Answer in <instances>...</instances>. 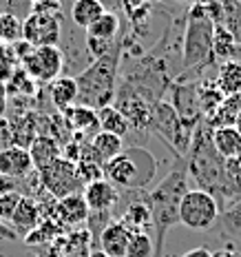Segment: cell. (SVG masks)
Wrapping results in <instances>:
<instances>
[{
	"instance_id": "1",
	"label": "cell",
	"mask_w": 241,
	"mask_h": 257,
	"mask_svg": "<svg viewBox=\"0 0 241 257\" xmlns=\"http://www.w3.org/2000/svg\"><path fill=\"white\" fill-rule=\"evenodd\" d=\"M188 171L186 160L177 158L170 171L146 193V204L153 219V246L155 257H162L166 233L179 224V202L188 193Z\"/></svg>"
},
{
	"instance_id": "2",
	"label": "cell",
	"mask_w": 241,
	"mask_h": 257,
	"mask_svg": "<svg viewBox=\"0 0 241 257\" xmlns=\"http://www.w3.org/2000/svg\"><path fill=\"white\" fill-rule=\"evenodd\" d=\"M122 45H124V36L111 47L109 53L93 60L76 76L78 104L91 106L95 111L106 104H113L117 80H120L122 71Z\"/></svg>"
},
{
	"instance_id": "3",
	"label": "cell",
	"mask_w": 241,
	"mask_h": 257,
	"mask_svg": "<svg viewBox=\"0 0 241 257\" xmlns=\"http://www.w3.org/2000/svg\"><path fill=\"white\" fill-rule=\"evenodd\" d=\"M212 36L215 23L206 14L201 3H195L186 14L184 34H181V73L179 76H197L201 80L203 71L212 64H219L212 56Z\"/></svg>"
},
{
	"instance_id": "4",
	"label": "cell",
	"mask_w": 241,
	"mask_h": 257,
	"mask_svg": "<svg viewBox=\"0 0 241 257\" xmlns=\"http://www.w3.org/2000/svg\"><path fill=\"white\" fill-rule=\"evenodd\" d=\"M157 158L142 144H128L104 164V180L120 191H144L157 180Z\"/></svg>"
},
{
	"instance_id": "5",
	"label": "cell",
	"mask_w": 241,
	"mask_h": 257,
	"mask_svg": "<svg viewBox=\"0 0 241 257\" xmlns=\"http://www.w3.org/2000/svg\"><path fill=\"white\" fill-rule=\"evenodd\" d=\"M192 131H195V128L186 126L184 122H181V117L177 115V111L170 106L168 100L155 102L153 113H151V124H148V133L162 138L175 151L177 158H186V155H188Z\"/></svg>"
},
{
	"instance_id": "6",
	"label": "cell",
	"mask_w": 241,
	"mask_h": 257,
	"mask_svg": "<svg viewBox=\"0 0 241 257\" xmlns=\"http://www.w3.org/2000/svg\"><path fill=\"white\" fill-rule=\"evenodd\" d=\"M221 208L217 200L206 191L199 189H188L179 202V224H184L190 231H210L217 226Z\"/></svg>"
},
{
	"instance_id": "7",
	"label": "cell",
	"mask_w": 241,
	"mask_h": 257,
	"mask_svg": "<svg viewBox=\"0 0 241 257\" xmlns=\"http://www.w3.org/2000/svg\"><path fill=\"white\" fill-rule=\"evenodd\" d=\"M38 178H40L42 189L49 193L53 200H62V197L73 195V193H82L84 189L76 164L69 162L67 158L56 160L47 169L38 171Z\"/></svg>"
},
{
	"instance_id": "8",
	"label": "cell",
	"mask_w": 241,
	"mask_h": 257,
	"mask_svg": "<svg viewBox=\"0 0 241 257\" xmlns=\"http://www.w3.org/2000/svg\"><path fill=\"white\" fill-rule=\"evenodd\" d=\"M18 67H23L36 82L45 87L64 73L67 58L60 47H36Z\"/></svg>"
},
{
	"instance_id": "9",
	"label": "cell",
	"mask_w": 241,
	"mask_h": 257,
	"mask_svg": "<svg viewBox=\"0 0 241 257\" xmlns=\"http://www.w3.org/2000/svg\"><path fill=\"white\" fill-rule=\"evenodd\" d=\"M197 82H199V80L177 76V80H173V84L168 87L170 106L177 111L181 122L190 128H195L203 120L201 109H199V95H197Z\"/></svg>"
},
{
	"instance_id": "10",
	"label": "cell",
	"mask_w": 241,
	"mask_h": 257,
	"mask_svg": "<svg viewBox=\"0 0 241 257\" xmlns=\"http://www.w3.org/2000/svg\"><path fill=\"white\" fill-rule=\"evenodd\" d=\"M23 40L34 47H60L62 14H27L23 18Z\"/></svg>"
},
{
	"instance_id": "11",
	"label": "cell",
	"mask_w": 241,
	"mask_h": 257,
	"mask_svg": "<svg viewBox=\"0 0 241 257\" xmlns=\"http://www.w3.org/2000/svg\"><path fill=\"white\" fill-rule=\"evenodd\" d=\"M82 195H84V202H87L89 211L95 213V215H115L117 206H120V200H122V193L120 189H115L109 180H95V182H89L84 184L82 189Z\"/></svg>"
},
{
	"instance_id": "12",
	"label": "cell",
	"mask_w": 241,
	"mask_h": 257,
	"mask_svg": "<svg viewBox=\"0 0 241 257\" xmlns=\"http://www.w3.org/2000/svg\"><path fill=\"white\" fill-rule=\"evenodd\" d=\"M89 215L91 211L87 202H84V195L73 193V195L62 197V200H56V204H53L51 213L47 217H53L64 231H73V228H82L89 222Z\"/></svg>"
},
{
	"instance_id": "13",
	"label": "cell",
	"mask_w": 241,
	"mask_h": 257,
	"mask_svg": "<svg viewBox=\"0 0 241 257\" xmlns=\"http://www.w3.org/2000/svg\"><path fill=\"white\" fill-rule=\"evenodd\" d=\"M62 117L67 122V128L71 131V136L76 140L89 142V138H93L100 131L98 122V111L84 104H73L67 111H62Z\"/></svg>"
},
{
	"instance_id": "14",
	"label": "cell",
	"mask_w": 241,
	"mask_h": 257,
	"mask_svg": "<svg viewBox=\"0 0 241 257\" xmlns=\"http://www.w3.org/2000/svg\"><path fill=\"white\" fill-rule=\"evenodd\" d=\"M12 124V136H14V147L29 149L34 140L40 136V124H38V111L36 109H20L14 111L7 117Z\"/></svg>"
},
{
	"instance_id": "15",
	"label": "cell",
	"mask_w": 241,
	"mask_h": 257,
	"mask_svg": "<svg viewBox=\"0 0 241 257\" xmlns=\"http://www.w3.org/2000/svg\"><path fill=\"white\" fill-rule=\"evenodd\" d=\"M34 162H31L29 149H20V147H9L0 153V175L14 180V182H23L34 173Z\"/></svg>"
},
{
	"instance_id": "16",
	"label": "cell",
	"mask_w": 241,
	"mask_h": 257,
	"mask_svg": "<svg viewBox=\"0 0 241 257\" xmlns=\"http://www.w3.org/2000/svg\"><path fill=\"white\" fill-rule=\"evenodd\" d=\"M128 242H131V231L120 219H113L111 224H106L102 228V233L98 235L100 250L106 257H126Z\"/></svg>"
},
{
	"instance_id": "17",
	"label": "cell",
	"mask_w": 241,
	"mask_h": 257,
	"mask_svg": "<svg viewBox=\"0 0 241 257\" xmlns=\"http://www.w3.org/2000/svg\"><path fill=\"white\" fill-rule=\"evenodd\" d=\"M42 217H45V213H42L40 202L29 195H23V200L18 202V206H16V211H14V217H12V222H9V226L18 233V237H25V235H29L42 222Z\"/></svg>"
},
{
	"instance_id": "18",
	"label": "cell",
	"mask_w": 241,
	"mask_h": 257,
	"mask_svg": "<svg viewBox=\"0 0 241 257\" xmlns=\"http://www.w3.org/2000/svg\"><path fill=\"white\" fill-rule=\"evenodd\" d=\"M45 91L51 100V109H56L58 113L67 111L69 106L78 104V82L71 76H60L53 82L45 84Z\"/></svg>"
},
{
	"instance_id": "19",
	"label": "cell",
	"mask_w": 241,
	"mask_h": 257,
	"mask_svg": "<svg viewBox=\"0 0 241 257\" xmlns=\"http://www.w3.org/2000/svg\"><path fill=\"white\" fill-rule=\"evenodd\" d=\"M117 219H120L131 233H148L153 237V219H151V211H148V204H146V197H144V200L128 202L124 213Z\"/></svg>"
},
{
	"instance_id": "20",
	"label": "cell",
	"mask_w": 241,
	"mask_h": 257,
	"mask_svg": "<svg viewBox=\"0 0 241 257\" xmlns=\"http://www.w3.org/2000/svg\"><path fill=\"white\" fill-rule=\"evenodd\" d=\"M29 155H31V162H34V169L42 171L62 158V144L53 140L51 136H38L34 144L29 147Z\"/></svg>"
},
{
	"instance_id": "21",
	"label": "cell",
	"mask_w": 241,
	"mask_h": 257,
	"mask_svg": "<svg viewBox=\"0 0 241 257\" xmlns=\"http://www.w3.org/2000/svg\"><path fill=\"white\" fill-rule=\"evenodd\" d=\"M56 244L64 257H89L91 250H93L89 228H73V231H67V235L56 239Z\"/></svg>"
},
{
	"instance_id": "22",
	"label": "cell",
	"mask_w": 241,
	"mask_h": 257,
	"mask_svg": "<svg viewBox=\"0 0 241 257\" xmlns=\"http://www.w3.org/2000/svg\"><path fill=\"white\" fill-rule=\"evenodd\" d=\"M84 34H87V38H95V40L106 42V45H113V42H117L122 38L120 36L122 34V20L115 12H106L100 20H95Z\"/></svg>"
},
{
	"instance_id": "23",
	"label": "cell",
	"mask_w": 241,
	"mask_h": 257,
	"mask_svg": "<svg viewBox=\"0 0 241 257\" xmlns=\"http://www.w3.org/2000/svg\"><path fill=\"white\" fill-rule=\"evenodd\" d=\"M215 84L223 93V98L241 93V62L239 60L219 62L217 73H215Z\"/></svg>"
},
{
	"instance_id": "24",
	"label": "cell",
	"mask_w": 241,
	"mask_h": 257,
	"mask_svg": "<svg viewBox=\"0 0 241 257\" xmlns=\"http://www.w3.org/2000/svg\"><path fill=\"white\" fill-rule=\"evenodd\" d=\"M109 9L100 3V0H73L71 3V23L87 31L95 20H100Z\"/></svg>"
},
{
	"instance_id": "25",
	"label": "cell",
	"mask_w": 241,
	"mask_h": 257,
	"mask_svg": "<svg viewBox=\"0 0 241 257\" xmlns=\"http://www.w3.org/2000/svg\"><path fill=\"white\" fill-rule=\"evenodd\" d=\"M212 147L223 160H232L241 153V133L237 126L212 128Z\"/></svg>"
},
{
	"instance_id": "26",
	"label": "cell",
	"mask_w": 241,
	"mask_h": 257,
	"mask_svg": "<svg viewBox=\"0 0 241 257\" xmlns=\"http://www.w3.org/2000/svg\"><path fill=\"white\" fill-rule=\"evenodd\" d=\"M89 144H91V149H93V153L100 158L102 164H106L109 160L117 158V155L124 151V138L113 136V133H104V131L95 133Z\"/></svg>"
},
{
	"instance_id": "27",
	"label": "cell",
	"mask_w": 241,
	"mask_h": 257,
	"mask_svg": "<svg viewBox=\"0 0 241 257\" xmlns=\"http://www.w3.org/2000/svg\"><path fill=\"white\" fill-rule=\"evenodd\" d=\"M197 95H199V109L203 120H210L223 102V93L217 89L215 80H199L197 82Z\"/></svg>"
},
{
	"instance_id": "28",
	"label": "cell",
	"mask_w": 241,
	"mask_h": 257,
	"mask_svg": "<svg viewBox=\"0 0 241 257\" xmlns=\"http://www.w3.org/2000/svg\"><path fill=\"white\" fill-rule=\"evenodd\" d=\"M40 87L42 84L36 82L23 67L16 69V71L12 73V78L5 82V89H7L9 98H25V95L27 98H36V93H38Z\"/></svg>"
},
{
	"instance_id": "29",
	"label": "cell",
	"mask_w": 241,
	"mask_h": 257,
	"mask_svg": "<svg viewBox=\"0 0 241 257\" xmlns=\"http://www.w3.org/2000/svg\"><path fill=\"white\" fill-rule=\"evenodd\" d=\"M98 122H100V131L104 133H113V136H120V138L131 136V126H128L126 117L113 104H106L98 109Z\"/></svg>"
},
{
	"instance_id": "30",
	"label": "cell",
	"mask_w": 241,
	"mask_h": 257,
	"mask_svg": "<svg viewBox=\"0 0 241 257\" xmlns=\"http://www.w3.org/2000/svg\"><path fill=\"white\" fill-rule=\"evenodd\" d=\"M241 113V93L237 95H226L223 102L219 104V109L215 111V115L210 120H206L212 128H219V126H234L237 122V115Z\"/></svg>"
},
{
	"instance_id": "31",
	"label": "cell",
	"mask_w": 241,
	"mask_h": 257,
	"mask_svg": "<svg viewBox=\"0 0 241 257\" xmlns=\"http://www.w3.org/2000/svg\"><path fill=\"white\" fill-rule=\"evenodd\" d=\"M234 51H237V40L228 31V27L215 25V36H212V56H215V60L217 62L232 60Z\"/></svg>"
},
{
	"instance_id": "32",
	"label": "cell",
	"mask_w": 241,
	"mask_h": 257,
	"mask_svg": "<svg viewBox=\"0 0 241 257\" xmlns=\"http://www.w3.org/2000/svg\"><path fill=\"white\" fill-rule=\"evenodd\" d=\"M18 40H23V18L0 12V47H14Z\"/></svg>"
},
{
	"instance_id": "33",
	"label": "cell",
	"mask_w": 241,
	"mask_h": 257,
	"mask_svg": "<svg viewBox=\"0 0 241 257\" xmlns=\"http://www.w3.org/2000/svg\"><path fill=\"white\" fill-rule=\"evenodd\" d=\"M126 257H155L153 237L148 233H131Z\"/></svg>"
},
{
	"instance_id": "34",
	"label": "cell",
	"mask_w": 241,
	"mask_h": 257,
	"mask_svg": "<svg viewBox=\"0 0 241 257\" xmlns=\"http://www.w3.org/2000/svg\"><path fill=\"white\" fill-rule=\"evenodd\" d=\"M23 200V193L20 191H12V193H5L0 195V222L9 224L14 217V211L18 206V202Z\"/></svg>"
},
{
	"instance_id": "35",
	"label": "cell",
	"mask_w": 241,
	"mask_h": 257,
	"mask_svg": "<svg viewBox=\"0 0 241 257\" xmlns=\"http://www.w3.org/2000/svg\"><path fill=\"white\" fill-rule=\"evenodd\" d=\"M16 69H18V60L14 58V53L9 47H3V49H0V82L3 84L7 82Z\"/></svg>"
},
{
	"instance_id": "36",
	"label": "cell",
	"mask_w": 241,
	"mask_h": 257,
	"mask_svg": "<svg viewBox=\"0 0 241 257\" xmlns=\"http://www.w3.org/2000/svg\"><path fill=\"white\" fill-rule=\"evenodd\" d=\"M31 14L58 16L62 14V3L60 0H36V3H31Z\"/></svg>"
},
{
	"instance_id": "37",
	"label": "cell",
	"mask_w": 241,
	"mask_h": 257,
	"mask_svg": "<svg viewBox=\"0 0 241 257\" xmlns=\"http://www.w3.org/2000/svg\"><path fill=\"white\" fill-rule=\"evenodd\" d=\"M9 147H14V136H12V124H9L7 115H5L0 117V153Z\"/></svg>"
},
{
	"instance_id": "38",
	"label": "cell",
	"mask_w": 241,
	"mask_h": 257,
	"mask_svg": "<svg viewBox=\"0 0 241 257\" xmlns=\"http://www.w3.org/2000/svg\"><path fill=\"white\" fill-rule=\"evenodd\" d=\"M0 239H7V242H18V233L14 231L9 224H5V222H0Z\"/></svg>"
},
{
	"instance_id": "39",
	"label": "cell",
	"mask_w": 241,
	"mask_h": 257,
	"mask_svg": "<svg viewBox=\"0 0 241 257\" xmlns=\"http://www.w3.org/2000/svg\"><path fill=\"white\" fill-rule=\"evenodd\" d=\"M212 257H241V253L234 250L232 244H226V246H221V248L212 250Z\"/></svg>"
},
{
	"instance_id": "40",
	"label": "cell",
	"mask_w": 241,
	"mask_h": 257,
	"mask_svg": "<svg viewBox=\"0 0 241 257\" xmlns=\"http://www.w3.org/2000/svg\"><path fill=\"white\" fill-rule=\"evenodd\" d=\"M9 111V95H7V89H5V84L0 82V117H5Z\"/></svg>"
},
{
	"instance_id": "41",
	"label": "cell",
	"mask_w": 241,
	"mask_h": 257,
	"mask_svg": "<svg viewBox=\"0 0 241 257\" xmlns=\"http://www.w3.org/2000/svg\"><path fill=\"white\" fill-rule=\"evenodd\" d=\"M181 257H212V250L203 248V246H197V248H190L188 253H184Z\"/></svg>"
},
{
	"instance_id": "42",
	"label": "cell",
	"mask_w": 241,
	"mask_h": 257,
	"mask_svg": "<svg viewBox=\"0 0 241 257\" xmlns=\"http://www.w3.org/2000/svg\"><path fill=\"white\" fill-rule=\"evenodd\" d=\"M173 3L184 5V7H192V5H195V3H199V0H173Z\"/></svg>"
},
{
	"instance_id": "43",
	"label": "cell",
	"mask_w": 241,
	"mask_h": 257,
	"mask_svg": "<svg viewBox=\"0 0 241 257\" xmlns=\"http://www.w3.org/2000/svg\"><path fill=\"white\" fill-rule=\"evenodd\" d=\"M234 126H237V131L241 133V113L237 115V122H234Z\"/></svg>"
},
{
	"instance_id": "44",
	"label": "cell",
	"mask_w": 241,
	"mask_h": 257,
	"mask_svg": "<svg viewBox=\"0 0 241 257\" xmlns=\"http://www.w3.org/2000/svg\"><path fill=\"white\" fill-rule=\"evenodd\" d=\"M142 3H148V5H157L159 0H142Z\"/></svg>"
},
{
	"instance_id": "45",
	"label": "cell",
	"mask_w": 241,
	"mask_h": 257,
	"mask_svg": "<svg viewBox=\"0 0 241 257\" xmlns=\"http://www.w3.org/2000/svg\"><path fill=\"white\" fill-rule=\"evenodd\" d=\"M234 160H237V164L241 167V153H239V155H237V158H234Z\"/></svg>"
},
{
	"instance_id": "46",
	"label": "cell",
	"mask_w": 241,
	"mask_h": 257,
	"mask_svg": "<svg viewBox=\"0 0 241 257\" xmlns=\"http://www.w3.org/2000/svg\"><path fill=\"white\" fill-rule=\"evenodd\" d=\"M0 3H12V0H0Z\"/></svg>"
},
{
	"instance_id": "47",
	"label": "cell",
	"mask_w": 241,
	"mask_h": 257,
	"mask_svg": "<svg viewBox=\"0 0 241 257\" xmlns=\"http://www.w3.org/2000/svg\"><path fill=\"white\" fill-rule=\"evenodd\" d=\"M31 3H36V0H31Z\"/></svg>"
},
{
	"instance_id": "48",
	"label": "cell",
	"mask_w": 241,
	"mask_h": 257,
	"mask_svg": "<svg viewBox=\"0 0 241 257\" xmlns=\"http://www.w3.org/2000/svg\"><path fill=\"white\" fill-rule=\"evenodd\" d=\"M0 49H3V47H0Z\"/></svg>"
},
{
	"instance_id": "49",
	"label": "cell",
	"mask_w": 241,
	"mask_h": 257,
	"mask_svg": "<svg viewBox=\"0 0 241 257\" xmlns=\"http://www.w3.org/2000/svg\"><path fill=\"white\" fill-rule=\"evenodd\" d=\"M239 3H241V0H239Z\"/></svg>"
}]
</instances>
